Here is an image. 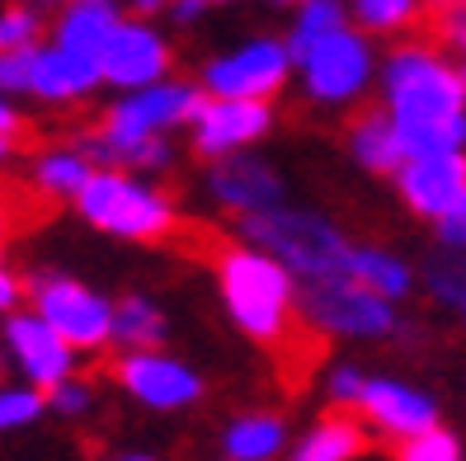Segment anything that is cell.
I'll list each match as a JSON object with an SVG mask.
<instances>
[{
  "label": "cell",
  "instance_id": "obj_1",
  "mask_svg": "<svg viewBox=\"0 0 466 461\" xmlns=\"http://www.w3.org/2000/svg\"><path fill=\"white\" fill-rule=\"evenodd\" d=\"M212 274H217V292H222V306L236 320V330L250 344L279 354L292 386L301 376H311L320 348H325V335L301 320L297 278L288 268L273 255H264L259 246H250V240H222V246H212Z\"/></svg>",
  "mask_w": 466,
  "mask_h": 461
},
{
  "label": "cell",
  "instance_id": "obj_2",
  "mask_svg": "<svg viewBox=\"0 0 466 461\" xmlns=\"http://www.w3.org/2000/svg\"><path fill=\"white\" fill-rule=\"evenodd\" d=\"M377 85L405 155L466 151V85L438 43H396L377 66Z\"/></svg>",
  "mask_w": 466,
  "mask_h": 461
},
{
  "label": "cell",
  "instance_id": "obj_3",
  "mask_svg": "<svg viewBox=\"0 0 466 461\" xmlns=\"http://www.w3.org/2000/svg\"><path fill=\"white\" fill-rule=\"evenodd\" d=\"M236 236L273 255L297 283H325L349 274V250L353 240L335 226V216H325L316 207L279 203L264 212L236 216Z\"/></svg>",
  "mask_w": 466,
  "mask_h": 461
},
{
  "label": "cell",
  "instance_id": "obj_4",
  "mask_svg": "<svg viewBox=\"0 0 466 461\" xmlns=\"http://www.w3.org/2000/svg\"><path fill=\"white\" fill-rule=\"evenodd\" d=\"M80 222H90L104 236L137 240V246H156V240H175L184 231L179 207L160 194L147 175H132L123 165H95L86 188L71 198Z\"/></svg>",
  "mask_w": 466,
  "mask_h": 461
},
{
  "label": "cell",
  "instance_id": "obj_5",
  "mask_svg": "<svg viewBox=\"0 0 466 461\" xmlns=\"http://www.w3.org/2000/svg\"><path fill=\"white\" fill-rule=\"evenodd\" d=\"M208 90L194 80H151L137 90H118V99L104 108V118L95 123L86 151L95 155V165H108L123 146L142 142V137H170L175 127H188L198 118Z\"/></svg>",
  "mask_w": 466,
  "mask_h": 461
},
{
  "label": "cell",
  "instance_id": "obj_6",
  "mask_svg": "<svg viewBox=\"0 0 466 461\" xmlns=\"http://www.w3.org/2000/svg\"><path fill=\"white\" fill-rule=\"evenodd\" d=\"M297 80L301 95L320 108H349L359 104L377 85V52L372 34H363L359 24H339L335 34H325L297 57Z\"/></svg>",
  "mask_w": 466,
  "mask_h": 461
},
{
  "label": "cell",
  "instance_id": "obj_7",
  "mask_svg": "<svg viewBox=\"0 0 466 461\" xmlns=\"http://www.w3.org/2000/svg\"><path fill=\"white\" fill-rule=\"evenodd\" d=\"M24 287H29L34 311L76 354H99L104 344H114V302L104 292H95L90 283L57 274V268H38V274L24 278Z\"/></svg>",
  "mask_w": 466,
  "mask_h": 461
},
{
  "label": "cell",
  "instance_id": "obj_8",
  "mask_svg": "<svg viewBox=\"0 0 466 461\" xmlns=\"http://www.w3.org/2000/svg\"><path fill=\"white\" fill-rule=\"evenodd\" d=\"M297 311L307 325L335 339H387L400 330L396 302L353 283L349 274L325 278V283H297Z\"/></svg>",
  "mask_w": 466,
  "mask_h": 461
},
{
  "label": "cell",
  "instance_id": "obj_9",
  "mask_svg": "<svg viewBox=\"0 0 466 461\" xmlns=\"http://www.w3.org/2000/svg\"><path fill=\"white\" fill-rule=\"evenodd\" d=\"M292 75H297V62L288 52V38L255 34L240 47H227L217 57H208L198 71V85L222 99H279Z\"/></svg>",
  "mask_w": 466,
  "mask_h": 461
},
{
  "label": "cell",
  "instance_id": "obj_10",
  "mask_svg": "<svg viewBox=\"0 0 466 461\" xmlns=\"http://www.w3.org/2000/svg\"><path fill=\"white\" fill-rule=\"evenodd\" d=\"M175 71V47L170 38L156 29V19L142 15H123L108 34L104 52H99V75L114 90H137L151 80H166Z\"/></svg>",
  "mask_w": 466,
  "mask_h": 461
},
{
  "label": "cell",
  "instance_id": "obj_11",
  "mask_svg": "<svg viewBox=\"0 0 466 461\" xmlns=\"http://www.w3.org/2000/svg\"><path fill=\"white\" fill-rule=\"evenodd\" d=\"M279 114H273V99H222L208 95L198 118L188 123V142H194L198 160H222L231 151H250L255 142H264Z\"/></svg>",
  "mask_w": 466,
  "mask_h": 461
},
{
  "label": "cell",
  "instance_id": "obj_12",
  "mask_svg": "<svg viewBox=\"0 0 466 461\" xmlns=\"http://www.w3.org/2000/svg\"><path fill=\"white\" fill-rule=\"evenodd\" d=\"M208 198L217 207H227L236 216L245 212H264V207H279L288 203V179L273 160L255 155V151H231L222 160H208Z\"/></svg>",
  "mask_w": 466,
  "mask_h": 461
},
{
  "label": "cell",
  "instance_id": "obj_13",
  "mask_svg": "<svg viewBox=\"0 0 466 461\" xmlns=\"http://www.w3.org/2000/svg\"><path fill=\"white\" fill-rule=\"evenodd\" d=\"M114 382L151 410H184L203 396V376L160 348H127L114 363Z\"/></svg>",
  "mask_w": 466,
  "mask_h": 461
},
{
  "label": "cell",
  "instance_id": "obj_14",
  "mask_svg": "<svg viewBox=\"0 0 466 461\" xmlns=\"http://www.w3.org/2000/svg\"><path fill=\"white\" fill-rule=\"evenodd\" d=\"M0 320H5L0 325V348H10V358L38 391H52L57 382H66L76 367V348L38 311H10Z\"/></svg>",
  "mask_w": 466,
  "mask_h": 461
},
{
  "label": "cell",
  "instance_id": "obj_15",
  "mask_svg": "<svg viewBox=\"0 0 466 461\" xmlns=\"http://www.w3.org/2000/svg\"><path fill=\"white\" fill-rule=\"evenodd\" d=\"M396 198L433 222L438 212H448L457 203V194L466 188V151H438V155H405L400 170L391 175Z\"/></svg>",
  "mask_w": 466,
  "mask_h": 461
},
{
  "label": "cell",
  "instance_id": "obj_16",
  "mask_svg": "<svg viewBox=\"0 0 466 461\" xmlns=\"http://www.w3.org/2000/svg\"><path fill=\"white\" fill-rule=\"evenodd\" d=\"M353 410L363 415L368 428L387 433V438H396V443L438 424V400L420 386H410V382H396V376H368Z\"/></svg>",
  "mask_w": 466,
  "mask_h": 461
},
{
  "label": "cell",
  "instance_id": "obj_17",
  "mask_svg": "<svg viewBox=\"0 0 466 461\" xmlns=\"http://www.w3.org/2000/svg\"><path fill=\"white\" fill-rule=\"evenodd\" d=\"M99 85H104L99 62L76 57V52H66V47H57V43H38L29 99H43V104H76V99H90Z\"/></svg>",
  "mask_w": 466,
  "mask_h": 461
},
{
  "label": "cell",
  "instance_id": "obj_18",
  "mask_svg": "<svg viewBox=\"0 0 466 461\" xmlns=\"http://www.w3.org/2000/svg\"><path fill=\"white\" fill-rule=\"evenodd\" d=\"M118 19H123V0H62L57 19H52V43L76 52V57L99 62Z\"/></svg>",
  "mask_w": 466,
  "mask_h": 461
},
{
  "label": "cell",
  "instance_id": "obj_19",
  "mask_svg": "<svg viewBox=\"0 0 466 461\" xmlns=\"http://www.w3.org/2000/svg\"><path fill=\"white\" fill-rule=\"evenodd\" d=\"M344 142H349V155H353V165L368 170V175H381V179H391L400 170V160H405V146L396 137V123L387 108H363V114H353L349 118V132H344Z\"/></svg>",
  "mask_w": 466,
  "mask_h": 461
},
{
  "label": "cell",
  "instance_id": "obj_20",
  "mask_svg": "<svg viewBox=\"0 0 466 461\" xmlns=\"http://www.w3.org/2000/svg\"><path fill=\"white\" fill-rule=\"evenodd\" d=\"M349 278L372 287L377 296L387 302H405L415 292V268H410L396 250H381V246H353L349 250Z\"/></svg>",
  "mask_w": 466,
  "mask_h": 461
},
{
  "label": "cell",
  "instance_id": "obj_21",
  "mask_svg": "<svg viewBox=\"0 0 466 461\" xmlns=\"http://www.w3.org/2000/svg\"><path fill=\"white\" fill-rule=\"evenodd\" d=\"M34 188L43 198H76L95 175V155L86 146H47L34 155Z\"/></svg>",
  "mask_w": 466,
  "mask_h": 461
},
{
  "label": "cell",
  "instance_id": "obj_22",
  "mask_svg": "<svg viewBox=\"0 0 466 461\" xmlns=\"http://www.w3.org/2000/svg\"><path fill=\"white\" fill-rule=\"evenodd\" d=\"M368 452V424L353 415H325L307 438L297 443L292 461H353Z\"/></svg>",
  "mask_w": 466,
  "mask_h": 461
},
{
  "label": "cell",
  "instance_id": "obj_23",
  "mask_svg": "<svg viewBox=\"0 0 466 461\" xmlns=\"http://www.w3.org/2000/svg\"><path fill=\"white\" fill-rule=\"evenodd\" d=\"M166 311H160L147 292H127L114 302V344L123 348H160L166 344Z\"/></svg>",
  "mask_w": 466,
  "mask_h": 461
},
{
  "label": "cell",
  "instance_id": "obj_24",
  "mask_svg": "<svg viewBox=\"0 0 466 461\" xmlns=\"http://www.w3.org/2000/svg\"><path fill=\"white\" fill-rule=\"evenodd\" d=\"M222 443H227V456H236V461H268L283 452L288 428L279 415H240L222 433Z\"/></svg>",
  "mask_w": 466,
  "mask_h": 461
},
{
  "label": "cell",
  "instance_id": "obj_25",
  "mask_svg": "<svg viewBox=\"0 0 466 461\" xmlns=\"http://www.w3.org/2000/svg\"><path fill=\"white\" fill-rule=\"evenodd\" d=\"M339 24H349V10H344V0H301V5L292 10V24H288V52H292V62L307 52L311 43H320L325 34H335Z\"/></svg>",
  "mask_w": 466,
  "mask_h": 461
},
{
  "label": "cell",
  "instance_id": "obj_26",
  "mask_svg": "<svg viewBox=\"0 0 466 461\" xmlns=\"http://www.w3.org/2000/svg\"><path fill=\"white\" fill-rule=\"evenodd\" d=\"M424 15V0H349V19L363 34H400Z\"/></svg>",
  "mask_w": 466,
  "mask_h": 461
},
{
  "label": "cell",
  "instance_id": "obj_27",
  "mask_svg": "<svg viewBox=\"0 0 466 461\" xmlns=\"http://www.w3.org/2000/svg\"><path fill=\"white\" fill-rule=\"evenodd\" d=\"M424 287L433 302H443V306H461V296H466V255L461 250H443V255H433L424 264Z\"/></svg>",
  "mask_w": 466,
  "mask_h": 461
},
{
  "label": "cell",
  "instance_id": "obj_28",
  "mask_svg": "<svg viewBox=\"0 0 466 461\" xmlns=\"http://www.w3.org/2000/svg\"><path fill=\"white\" fill-rule=\"evenodd\" d=\"M396 461H461V438L443 424L420 428L396 443Z\"/></svg>",
  "mask_w": 466,
  "mask_h": 461
},
{
  "label": "cell",
  "instance_id": "obj_29",
  "mask_svg": "<svg viewBox=\"0 0 466 461\" xmlns=\"http://www.w3.org/2000/svg\"><path fill=\"white\" fill-rule=\"evenodd\" d=\"M47 29V19L43 10H34L29 0H10L5 10H0V52H10V47H34Z\"/></svg>",
  "mask_w": 466,
  "mask_h": 461
},
{
  "label": "cell",
  "instance_id": "obj_30",
  "mask_svg": "<svg viewBox=\"0 0 466 461\" xmlns=\"http://www.w3.org/2000/svg\"><path fill=\"white\" fill-rule=\"evenodd\" d=\"M43 405H47V391H38V386H5L0 391V433L34 424L43 415Z\"/></svg>",
  "mask_w": 466,
  "mask_h": 461
},
{
  "label": "cell",
  "instance_id": "obj_31",
  "mask_svg": "<svg viewBox=\"0 0 466 461\" xmlns=\"http://www.w3.org/2000/svg\"><path fill=\"white\" fill-rule=\"evenodd\" d=\"M34 57H38V43H34V47H10V52H0V95L29 99V85H34Z\"/></svg>",
  "mask_w": 466,
  "mask_h": 461
},
{
  "label": "cell",
  "instance_id": "obj_32",
  "mask_svg": "<svg viewBox=\"0 0 466 461\" xmlns=\"http://www.w3.org/2000/svg\"><path fill=\"white\" fill-rule=\"evenodd\" d=\"M95 405V386L90 382H76V376H66V382H57L47 391V410H57V415H66V419H76V415H86Z\"/></svg>",
  "mask_w": 466,
  "mask_h": 461
},
{
  "label": "cell",
  "instance_id": "obj_33",
  "mask_svg": "<svg viewBox=\"0 0 466 461\" xmlns=\"http://www.w3.org/2000/svg\"><path fill=\"white\" fill-rule=\"evenodd\" d=\"M433 236H438V250H461L466 255V188L457 194V203L448 212L433 216Z\"/></svg>",
  "mask_w": 466,
  "mask_h": 461
},
{
  "label": "cell",
  "instance_id": "obj_34",
  "mask_svg": "<svg viewBox=\"0 0 466 461\" xmlns=\"http://www.w3.org/2000/svg\"><path fill=\"white\" fill-rule=\"evenodd\" d=\"M363 382H368V372H359L353 363H339L335 372H330V400L335 405H359V396H363Z\"/></svg>",
  "mask_w": 466,
  "mask_h": 461
},
{
  "label": "cell",
  "instance_id": "obj_35",
  "mask_svg": "<svg viewBox=\"0 0 466 461\" xmlns=\"http://www.w3.org/2000/svg\"><path fill=\"white\" fill-rule=\"evenodd\" d=\"M29 296V287H24V278L15 274V268L0 259V316H10V311H19V302Z\"/></svg>",
  "mask_w": 466,
  "mask_h": 461
},
{
  "label": "cell",
  "instance_id": "obj_36",
  "mask_svg": "<svg viewBox=\"0 0 466 461\" xmlns=\"http://www.w3.org/2000/svg\"><path fill=\"white\" fill-rule=\"evenodd\" d=\"M212 10V0H170L166 5V19L175 24V29H194V24Z\"/></svg>",
  "mask_w": 466,
  "mask_h": 461
},
{
  "label": "cell",
  "instance_id": "obj_37",
  "mask_svg": "<svg viewBox=\"0 0 466 461\" xmlns=\"http://www.w3.org/2000/svg\"><path fill=\"white\" fill-rule=\"evenodd\" d=\"M0 132H15V137H24L29 132V123H24V114L10 104V95H0Z\"/></svg>",
  "mask_w": 466,
  "mask_h": 461
},
{
  "label": "cell",
  "instance_id": "obj_38",
  "mask_svg": "<svg viewBox=\"0 0 466 461\" xmlns=\"http://www.w3.org/2000/svg\"><path fill=\"white\" fill-rule=\"evenodd\" d=\"M127 15H142V19H156V15H166L170 0H123Z\"/></svg>",
  "mask_w": 466,
  "mask_h": 461
},
{
  "label": "cell",
  "instance_id": "obj_39",
  "mask_svg": "<svg viewBox=\"0 0 466 461\" xmlns=\"http://www.w3.org/2000/svg\"><path fill=\"white\" fill-rule=\"evenodd\" d=\"M15 151H19V137H15V132H0V165L15 160Z\"/></svg>",
  "mask_w": 466,
  "mask_h": 461
},
{
  "label": "cell",
  "instance_id": "obj_40",
  "mask_svg": "<svg viewBox=\"0 0 466 461\" xmlns=\"http://www.w3.org/2000/svg\"><path fill=\"white\" fill-rule=\"evenodd\" d=\"M10 226H15V216H10V207L0 203V255H5V240H10Z\"/></svg>",
  "mask_w": 466,
  "mask_h": 461
},
{
  "label": "cell",
  "instance_id": "obj_41",
  "mask_svg": "<svg viewBox=\"0 0 466 461\" xmlns=\"http://www.w3.org/2000/svg\"><path fill=\"white\" fill-rule=\"evenodd\" d=\"M29 5H34V10H43V15H47V10H57V5H62V0H29Z\"/></svg>",
  "mask_w": 466,
  "mask_h": 461
},
{
  "label": "cell",
  "instance_id": "obj_42",
  "mask_svg": "<svg viewBox=\"0 0 466 461\" xmlns=\"http://www.w3.org/2000/svg\"><path fill=\"white\" fill-rule=\"evenodd\" d=\"M118 461H156V456H142V452H127V456H118Z\"/></svg>",
  "mask_w": 466,
  "mask_h": 461
},
{
  "label": "cell",
  "instance_id": "obj_43",
  "mask_svg": "<svg viewBox=\"0 0 466 461\" xmlns=\"http://www.w3.org/2000/svg\"><path fill=\"white\" fill-rule=\"evenodd\" d=\"M273 5H283V10H297V5H301V0H273Z\"/></svg>",
  "mask_w": 466,
  "mask_h": 461
},
{
  "label": "cell",
  "instance_id": "obj_44",
  "mask_svg": "<svg viewBox=\"0 0 466 461\" xmlns=\"http://www.w3.org/2000/svg\"><path fill=\"white\" fill-rule=\"evenodd\" d=\"M457 316H461V325H466V296H461V306H457Z\"/></svg>",
  "mask_w": 466,
  "mask_h": 461
},
{
  "label": "cell",
  "instance_id": "obj_45",
  "mask_svg": "<svg viewBox=\"0 0 466 461\" xmlns=\"http://www.w3.org/2000/svg\"><path fill=\"white\" fill-rule=\"evenodd\" d=\"M212 5H231V0H212Z\"/></svg>",
  "mask_w": 466,
  "mask_h": 461
},
{
  "label": "cell",
  "instance_id": "obj_46",
  "mask_svg": "<svg viewBox=\"0 0 466 461\" xmlns=\"http://www.w3.org/2000/svg\"><path fill=\"white\" fill-rule=\"evenodd\" d=\"M231 461H236V456H231Z\"/></svg>",
  "mask_w": 466,
  "mask_h": 461
}]
</instances>
